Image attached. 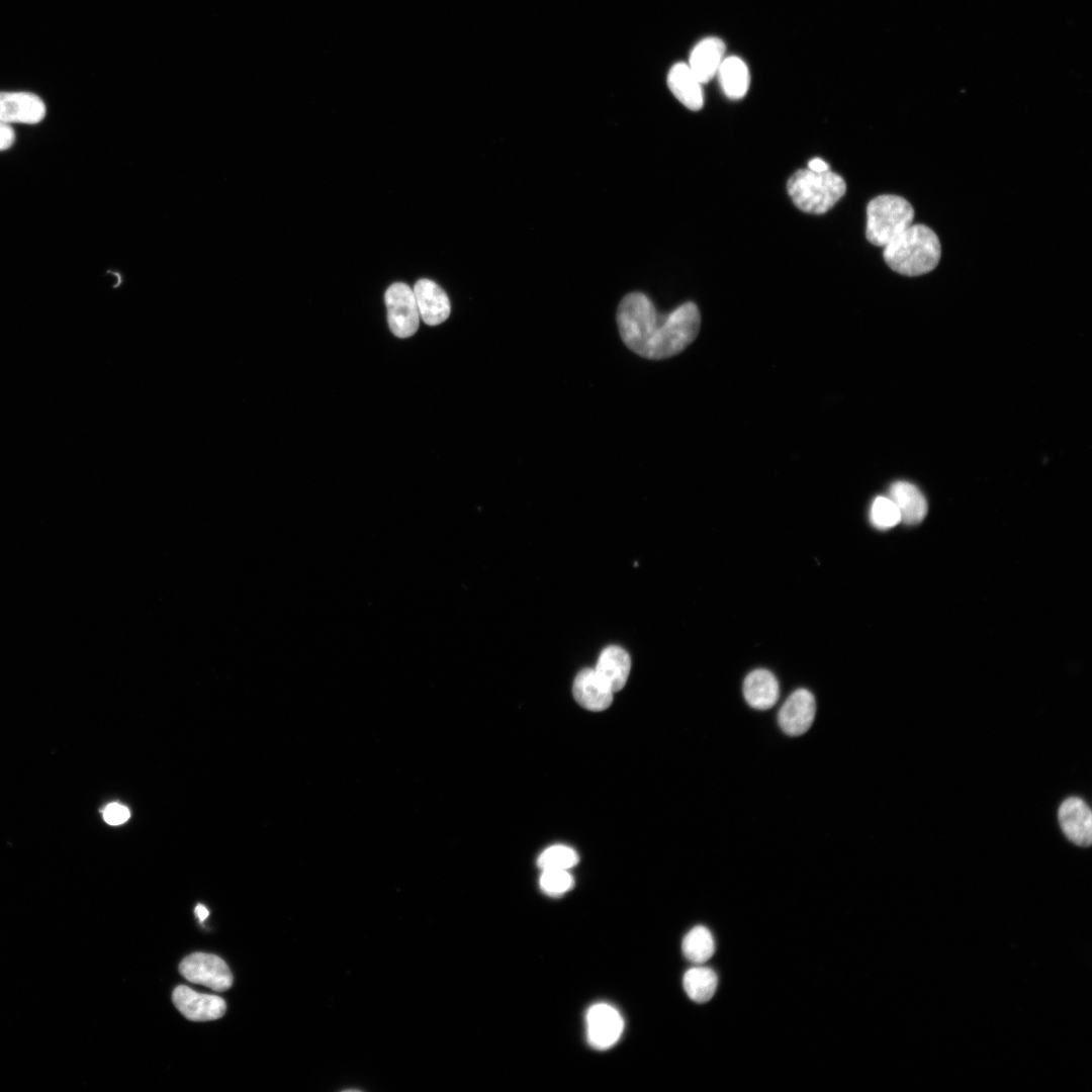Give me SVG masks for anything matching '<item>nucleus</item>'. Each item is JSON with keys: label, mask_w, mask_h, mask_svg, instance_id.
I'll return each instance as SVG.
<instances>
[{"label": "nucleus", "mask_w": 1092, "mask_h": 1092, "mask_svg": "<svg viewBox=\"0 0 1092 1092\" xmlns=\"http://www.w3.org/2000/svg\"><path fill=\"white\" fill-rule=\"evenodd\" d=\"M616 322L629 350L648 360H664L694 342L700 332L701 313L696 303L687 301L660 314L646 294L635 291L621 299Z\"/></svg>", "instance_id": "f257e3e1"}, {"label": "nucleus", "mask_w": 1092, "mask_h": 1092, "mask_svg": "<svg viewBox=\"0 0 1092 1092\" xmlns=\"http://www.w3.org/2000/svg\"><path fill=\"white\" fill-rule=\"evenodd\" d=\"M936 234L920 223L911 224L884 247L888 266L903 275L917 276L933 270L940 259Z\"/></svg>", "instance_id": "f03ea898"}, {"label": "nucleus", "mask_w": 1092, "mask_h": 1092, "mask_svg": "<svg viewBox=\"0 0 1092 1092\" xmlns=\"http://www.w3.org/2000/svg\"><path fill=\"white\" fill-rule=\"evenodd\" d=\"M787 190L799 209L822 214L844 195L846 184L841 176L830 170L817 173L807 168L796 171L790 177Z\"/></svg>", "instance_id": "7ed1b4c3"}, {"label": "nucleus", "mask_w": 1092, "mask_h": 1092, "mask_svg": "<svg viewBox=\"0 0 1092 1092\" xmlns=\"http://www.w3.org/2000/svg\"><path fill=\"white\" fill-rule=\"evenodd\" d=\"M914 209L903 197L879 195L867 206L866 235L870 243L885 247L913 223Z\"/></svg>", "instance_id": "20e7f679"}, {"label": "nucleus", "mask_w": 1092, "mask_h": 1092, "mask_svg": "<svg viewBox=\"0 0 1092 1092\" xmlns=\"http://www.w3.org/2000/svg\"><path fill=\"white\" fill-rule=\"evenodd\" d=\"M180 974L189 982L203 985L217 992L231 988L233 975L226 963L211 953L194 952L179 965Z\"/></svg>", "instance_id": "39448f33"}, {"label": "nucleus", "mask_w": 1092, "mask_h": 1092, "mask_svg": "<svg viewBox=\"0 0 1092 1092\" xmlns=\"http://www.w3.org/2000/svg\"><path fill=\"white\" fill-rule=\"evenodd\" d=\"M384 300L391 332L398 338L413 336L420 323L413 289L405 283H393L386 290Z\"/></svg>", "instance_id": "423d86ee"}, {"label": "nucleus", "mask_w": 1092, "mask_h": 1092, "mask_svg": "<svg viewBox=\"0 0 1092 1092\" xmlns=\"http://www.w3.org/2000/svg\"><path fill=\"white\" fill-rule=\"evenodd\" d=\"M586 1037L597 1050H607L620 1038L624 1022L620 1013L606 1003L593 1005L586 1013Z\"/></svg>", "instance_id": "0eeeda50"}, {"label": "nucleus", "mask_w": 1092, "mask_h": 1092, "mask_svg": "<svg viewBox=\"0 0 1092 1092\" xmlns=\"http://www.w3.org/2000/svg\"><path fill=\"white\" fill-rule=\"evenodd\" d=\"M816 713V701L806 689L793 692L781 707L778 715L779 725L790 736L806 733L811 727Z\"/></svg>", "instance_id": "6e6552de"}, {"label": "nucleus", "mask_w": 1092, "mask_h": 1092, "mask_svg": "<svg viewBox=\"0 0 1092 1092\" xmlns=\"http://www.w3.org/2000/svg\"><path fill=\"white\" fill-rule=\"evenodd\" d=\"M172 999L177 1009L192 1021L220 1018L226 1009L225 1001L221 997L197 993L185 985L174 989Z\"/></svg>", "instance_id": "1a4fd4ad"}, {"label": "nucleus", "mask_w": 1092, "mask_h": 1092, "mask_svg": "<svg viewBox=\"0 0 1092 1092\" xmlns=\"http://www.w3.org/2000/svg\"><path fill=\"white\" fill-rule=\"evenodd\" d=\"M42 99L30 92H0V120L11 123L35 124L46 116Z\"/></svg>", "instance_id": "9d476101"}, {"label": "nucleus", "mask_w": 1092, "mask_h": 1092, "mask_svg": "<svg viewBox=\"0 0 1092 1092\" xmlns=\"http://www.w3.org/2000/svg\"><path fill=\"white\" fill-rule=\"evenodd\" d=\"M1059 822L1066 837L1079 846H1089L1092 842V813L1089 806L1080 798L1066 799L1058 812Z\"/></svg>", "instance_id": "9b49d317"}, {"label": "nucleus", "mask_w": 1092, "mask_h": 1092, "mask_svg": "<svg viewBox=\"0 0 1092 1092\" xmlns=\"http://www.w3.org/2000/svg\"><path fill=\"white\" fill-rule=\"evenodd\" d=\"M413 291L419 314L426 324L436 326L448 318L450 301L437 283L429 279H420Z\"/></svg>", "instance_id": "f8f14e48"}, {"label": "nucleus", "mask_w": 1092, "mask_h": 1092, "mask_svg": "<svg viewBox=\"0 0 1092 1092\" xmlns=\"http://www.w3.org/2000/svg\"><path fill=\"white\" fill-rule=\"evenodd\" d=\"M573 697L586 710L600 712L610 707L614 693L600 678L595 668L580 670L573 682Z\"/></svg>", "instance_id": "ddd939ff"}, {"label": "nucleus", "mask_w": 1092, "mask_h": 1092, "mask_svg": "<svg viewBox=\"0 0 1092 1092\" xmlns=\"http://www.w3.org/2000/svg\"><path fill=\"white\" fill-rule=\"evenodd\" d=\"M630 669L631 659L628 652L615 645L602 650L595 667L600 678L613 693H617L625 687Z\"/></svg>", "instance_id": "4468645a"}, {"label": "nucleus", "mask_w": 1092, "mask_h": 1092, "mask_svg": "<svg viewBox=\"0 0 1092 1092\" xmlns=\"http://www.w3.org/2000/svg\"><path fill=\"white\" fill-rule=\"evenodd\" d=\"M724 53L725 44L718 37H706L695 46L688 66L701 84L717 75Z\"/></svg>", "instance_id": "2eb2a0df"}, {"label": "nucleus", "mask_w": 1092, "mask_h": 1092, "mask_svg": "<svg viewBox=\"0 0 1092 1092\" xmlns=\"http://www.w3.org/2000/svg\"><path fill=\"white\" fill-rule=\"evenodd\" d=\"M743 695L750 707L756 710H767L775 706L779 699L778 679L767 669H754L743 681Z\"/></svg>", "instance_id": "dca6fc26"}, {"label": "nucleus", "mask_w": 1092, "mask_h": 1092, "mask_svg": "<svg viewBox=\"0 0 1092 1092\" xmlns=\"http://www.w3.org/2000/svg\"><path fill=\"white\" fill-rule=\"evenodd\" d=\"M667 86L687 108L697 111L703 107L702 84L686 63L674 64L667 74Z\"/></svg>", "instance_id": "f3484780"}, {"label": "nucleus", "mask_w": 1092, "mask_h": 1092, "mask_svg": "<svg viewBox=\"0 0 1092 1092\" xmlns=\"http://www.w3.org/2000/svg\"><path fill=\"white\" fill-rule=\"evenodd\" d=\"M889 497L897 506L901 522L904 524H919L927 514V502L918 487L912 483L907 481L894 482L890 486Z\"/></svg>", "instance_id": "a211bd4d"}, {"label": "nucleus", "mask_w": 1092, "mask_h": 1092, "mask_svg": "<svg viewBox=\"0 0 1092 1092\" xmlns=\"http://www.w3.org/2000/svg\"><path fill=\"white\" fill-rule=\"evenodd\" d=\"M720 86L730 99H740L749 88L750 75L746 64L738 57L724 58L717 72Z\"/></svg>", "instance_id": "6ab92c4d"}, {"label": "nucleus", "mask_w": 1092, "mask_h": 1092, "mask_svg": "<svg viewBox=\"0 0 1092 1092\" xmlns=\"http://www.w3.org/2000/svg\"><path fill=\"white\" fill-rule=\"evenodd\" d=\"M682 985L687 995L693 1001L705 1003L713 997L717 989L718 978L710 968L695 967L685 973Z\"/></svg>", "instance_id": "aec40b11"}, {"label": "nucleus", "mask_w": 1092, "mask_h": 1092, "mask_svg": "<svg viewBox=\"0 0 1092 1092\" xmlns=\"http://www.w3.org/2000/svg\"><path fill=\"white\" fill-rule=\"evenodd\" d=\"M681 949L684 956L690 962L695 964L705 963L714 953V938L707 927L703 925L695 926L684 937Z\"/></svg>", "instance_id": "412c9836"}, {"label": "nucleus", "mask_w": 1092, "mask_h": 1092, "mask_svg": "<svg viewBox=\"0 0 1092 1092\" xmlns=\"http://www.w3.org/2000/svg\"><path fill=\"white\" fill-rule=\"evenodd\" d=\"M870 521L879 530H888L901 522L895 503L889 496H877L870 509Z\"/></svg>", "instance_id": "4be33fe9"}, {"label": "nucleus", "mask_w": 1092, "mask_h": 1092, "mask_svg": "<svg viewBox=\"0 0 1092 1092\" xmlns=\"http://www.w3.org/2000/svg\"><path fill=\"white\" fill-rule=\"evenodd\" d=\"M578 855L574 849L566 845H552L546 848L538 857V866L542 870H566L575 866Z\"/></svg>", "instance_id": "5701e85b"}, {"label": "nucleus", "mask_w": 1092, "mask_h": 1092, "mask_svg": "<svg viewBox=\"0 0 1092 1092\" xmlns=\"http://www.w3.org/2000/svg\"><path fill=\"white\" fill-rule=\"evenodd\" d=\"M540 887L549 896H560L573 887V878L566 870H542Z\"/></svg>", "instance_id": "b1692460"}, {"label": "nucleus", "mask_w": 1092, "mask_h": 1092, "mask_svg": "<svg viewBox=\"0 0 1092 1092\" xmlns=\"http://www.w3.org/2000/svg\"><path fill=\"white\" fill-rule=\"evenodd\" d=\"M129 815V810L119 803H110L103 810V818L110 825L124 823Z\"/></svg>", "instance_id": "393cba45"}, {"label": "nucleus", "mask_w": 1092, "mask_h": 1092, "mask_svg": "<svg viewBox=\"0 0 1092 1092\" xmlns=\"http://www.w3.org/2000/svg\"><path fill=\"white\" fill-rule=\"evenodd\" d=\"M15 142V131L11 124L0 120V152L12 147Z\"/></svg>", "instance_id": "a878e982"}, {"label": "nucleus", "mask_w": 1092, "mask_h": 1092, "mask_svg": "<svg viewBox=\"0 0 1092 1092\" xmlns=\"http://www.w3.org/2000/svg\"><path fill=\"white\" fill-rule=\"evenodd\" d=\"M808 169L817 173H822L830 170L829 165L820 158L811 159L808 162Z\"/></svg>", "instance_id": "bb28decb"}, {"label": "nucleus", "mask_w": 1092, "mask_h": 1092, "mask_svg": "<svg viewBox=\"0 0 1092 1092\" xmlns=\"http://www.w3.org/2000/svg\"><path fill=\"white\" fill-rule=\"evenodd\" d=\"M195 914L199 918L200 922H203L208 916V910L201 904H198L195 908Z\"/></svg>", "instance_id": "cd10ccee"}]
</instances>
